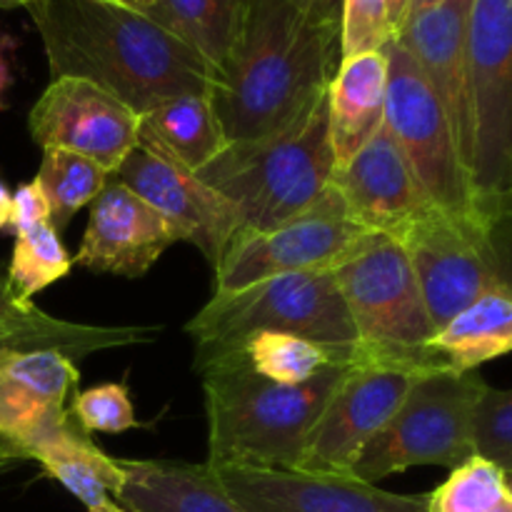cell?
Wrapping results in <instances>:
<instances>
[{"instance_id":"1","label":"cell","mask_w":512,"mask_h":512,"mask_svg":"<svg viewBox=\"0 0 512 512\" xmlns=\"http://www.w3.org/2000/svg\"><path fill=\"white\" fill-rule=\"evenodd\" d=\"M340 60V25L310 0H248L233 53L210 88L225 143L293 125L328 93Z\"/></svg>"},{"instance_id":"2","label":"cell","mask_w":512,"mask_h":512,"mask_svg":"<svg viewBox=\"0 0 512 512\" xmlns=\"http://www.w3.org/2000/svg\"><path fill=\"white\" fill-rule=\"evenodd\" d=\"M25 8L53 78L90 80L138 115L213 88L215 70L138 10L113 0H35Z\"/></svg>"},{"instance_id":"3","label":"cell","mask_w":512,"mask_h":512,"mask_svg":"<svg viewBox=\"0 0 512 512\" xmlns=\"http://www.w3.org/2000/svg\"><path fill=\"white\" fill-rule=\"evenodd\" d=\"M348 365H328L313 380L283 385L243 365L203 370L208 465L298 470L308 435Z\"/></svg>"},{"instance_id":"4","label":"cell","mask_w":512,"mask_h":512,"mask_svg":"<svg viewBox=\"0 0 512 512\" xmlns=\"http://www.w3.org/2000/svg\"><path fill=\"white\" fill-rule=\"evenodd\" d=\"M333 175L328 93L280 133L225 145L198 170V178L233 205L240 233H268L308 215L328 193Z\"/></svg>"},{"instance_id":"5","label":"cell","mask_w":512,"mask_h":512,"mask_svg":"<svg viewBox=\"0 0 512 512\" xmlns=\"http://www.w3.org/2000/svg\"><path fill=\"white\" fill-rule=\"evenodd\" d=\"M330 273L355 328L350 365L418 375L448 370L430 348L435 325L393 235L365 233Z\"/></svg>"},{"instance_id":"6","label":"cell","mask_w":512,"mask_h":512,"mask_svg":"<svg viewBox=\"0 0 512 512\" xmlns=\"http://www.w3.org/2000/svg\"><path fill=\"white\" fill-rule=\"evenodd\" d=\"M195 368L225 358L253 333H290L323 345L338 365L353 363L355 328L330 270L290 273L235 293H213L185 325Z\"/></svg>"},{"instance_id":"7","label":"cell","mask_w":512,"mask_h":512,"mask_svg":"<svg viewBox=\"0 0 512 512\" xmlns=\"http://www.w3.org/2000/svg\"><path fill=\"white\" fill-rule=\"evenodd\" d=\"M490 385L478 370L420 375L390 423L365 445L353 478L380 483L418 465L455 470L478 455L475 423Z\"/></svg>"},{"instance_id":"8","label":"cell","mask_w":512,"mask_h":512,"mask_svg":"<svg viewBox=\"0 0 512 512\" xmlns=\"http://www.w3.org/2000/svg\"><path fill=\"white\" fill-rule=\"evenodd\" d=\"M473 178L495 230L512 213V0H473L468 25Z\"/></svg>"},{"instance_id":"9","label":"cell","mask_w":512,"mask_h":512,"mask_svg":"<svg viewBox=\"0 0 512 512\" xmlns=\"http://www.w3.org/2000/svg\"><path fill=\"white\" fill-rule=\"evenodd\" d=\"M435 330L493 290H512V275L485 220L428 205L398 235Z\"/></svg>"},{"instance_id":"10","label":"cell","mask_w":512,"mask_h":512,"mask_svg":"<svg viewBox=\"0 0 512 512\" xmlns=\"http://www.w3.org/2000/svg\"><path fill=\"white\" fill-rule=\"evenodd\" d=\"M383 50L388 55L385 128L403 150L425 198L440 210L488 223L453 128L420 68L398 40H390Z\"/></svg>"},{"instance_id":"11","label":"cell","mask_w":512,"mask_h":512,"mask_svg":"<svg viewBox=\"0 0 512 512\" xmlns=\"http://www.w3.org/2000/svg\"><path fill=\"white\" fill-rule=\"evenodd\" d=\"M368 233L348 218L335 185L303 218L268 233H238L215 273V293H235L263 280L333 270Z\"/></svg>"},{"instance_id":"12","label":"cell","mask_w":512,"mask_h":512,"mask_svg":"<svg viewBox=\"0 0 512 512\" xmlns=\"http://www.w3.org/2000/svg\"><path fill=\"white\" fill-rule=\"evenodd\" d=\"M115 178L145 200L173 233L175 243H190L213 270L240 233V218L225 195L210 188L198 173L138 143L123 160Z\"/></svg>"},{"instance_id":"13","label":"cell","mask_w":512,"mask_h":512,"mask_svg":"<svg viewBox=\"0 0 512 512\" xmlns=\"http://www.w3.org/2000/svg\"><path fill=\"white\" fill-rule=\"evenodd\" d=\"M418 373L348 365L308 435L298 470L353 475L365 445L390 423Z\"/></svg>"},{"instance_id":"14","label":"cell","mask_w":512,"mask_h":512,"mask_svg":"<svg viewBox=\"0 0 512 512\" xmlns=\"http://www.w3.org/2000/svg\"><path fill=\"white\" fill-rule=\"evenodd\" d=\"M28 128L43 150H70L110 175L140 143V115L83 78H53L30 110Z\"/></svg>"},{"instance_id":"15","label":"cell","mask_w":512,"mask_h":512,"mask_svg":"<svg viewBox=\"0 0 512 512\" xmlns=\"http://www.w3.org/2000/svg\"><path fill=\"white\" fill-rule=\"evenodd\" d=\"M208 468L245 512H430L428 495L388 493L353 475L233 463Z\"/></svg>"},{"instance_id":"16","label":"cell","mask_w":512,"mask_h":512,"mask_svg":"<svg viewBox=\"0 0 512 512\" xmlns=\"http://www.w3.org/2000/svg\"><path fill=\"white\" fill-rule=\"evenodd\" d=\"M473 0H443L408 15L398 40L438 98L465 165L473 163V108H470L468 25Z\"/></svg>"},{"instance_id":"17","label":"cell","mask_w":512,"mask_h":512,"mask_svg":"<svg viewBox=\"0 0 512 512\" xmlns=\"http://www.w3.org/2000/svg\"><path fill=\"white\" fill-rule=\"evenodd\" d=\"M78 378L60 350H0V440L28 460V450L70 418Z\"/></svg>"},{"instance_id":"18","label":"cell","mask_w":512,"mask_h":512,"mask_svg":"<svg viewBox=\"0 0 512 512\" xmlns=\"http://www.w3.org/2000/svg\"><path fill=\"white\" fill-rule=\"evenodd\" d=\"M173 243L165 220L113 175L90 203L88 228L73 263L95 273L143 278Z\"/></svg>"},{"instance_id":"19","label":"cell","mask_w":512,"mask_h":512,"mask_svg":"<svg viewBox=\"0 0 512 512\" xmlns=\"http://www.w3.org/2000/svg\"><path fill=\"white\" fill-rule=\"evenodd\" d=\"M333 185L348 218L368 233L395 238L415 215L433 205L385 123L345 168L335 170Z\"/></svg>"},{"instance_id":"20","label":"cell","mask_w":512,"mask_h":512,"mask_svg":"<svg viewBox=\"0 0 512 512\" xmlns=\"http://www.w3.org/2000/svg\"><path fill=\"white\" fill-rule=\"evenodd\" d=\"M388 95L385 50L343 58L328 88V133L335 170L345 168L358 150L383 128Z\"/></svg>"},{"instance_id":"21","label":"cell","mask_w":512,"mask_h":512,"mask_svg":"<svg viewBox=\"0 0 512 512\" xmlns=\"http://www.w3.org/2000/svg\"><path fill=\"white\" fill-rule=\"evenodd\" d=\"M115 500L125 512H245L213 478L208 465L173 460H118Z\"/></svg>"},{"instance_id":"22","label":"cell","mask_w":512,"mask_h":512,"mask_svg":"<svg viewBox=\"0 0 512 512\" xmlns=\"http://www.w3.org/2000/svg\"><path fill=\"white\" fill-rule=\"evenodd\" d=\"M28 460H35L50 478L75 495L88 512H125L115 500L123 475L118 458L103 453L75 423L73 415L43 435L28 450Z\"/></svg>"},{"instance_id":"23","label":"cell","mask_w":512,"mask_h":512,"mask_svg":"<svg viewBox=\"0 0 512 512\" xmlns=\"http://www.w3.org/2000/svg\"><path fill=\"white\" fill-rule=\"evenodd\" d=\"M0 328L23 340L30 350H60L73 360L100 350L153 343L158 328L150 325H85L48 315L38 305L15 298L8 275L0 273Z\"/></svg>"},{"instance_id":"24","label":"cell","mask_w":512,"mask_h":512,"mask_svg":"<svg viewBox=\"0 0 512 512\" xmlns=\"http://www.w3.org/2000/svg\"><path fill=\"white\" fill-rule=\"evenodd\" d=\"M140 143L193 173L228 145L210 93L175 95L145 110L140 115Z\"/></svg>"},{"instance_id":"25","label":"cell","mask_w":512,"mask_h":512,"mask_svg":"<svg viewBox=\"0 0 512 512\" xmlns=\"http://www.w3.org/2000/svg\"><path fill=\"white\" fill-rule=\"evenodd\" d=\"M430 348L448 370H478L512 353V290H493L435 330Z\"/></svg>"},{"instance_id":"26","label":"cell","mask_w":512,"mask_h":512,"mask_svg":"<svg viewBox=\"0 0 512 512\" xmlns=\"http://www.w3.org/2000/svg\"><path fill=\"white\" fill-rule=\"evenodd\" d=\"M248 0H155L148 18L200 55L215 75L240 35Z\"/></svg>"},{"instance_id":"27","label":"cell","mask_w":512,"mask_h":512,"mask_svg":"<svg viewBox=\"0 0 512 512\" xmlns=\"http://www.w3.org/2000/svg\"><path fill=\"white\" fill-rule=\"evenodd\" d=\"M243 365L263 378L283 385H300L313 380L328 365H338L323 345L290 333H253L230 355L205 365ZM198 370V373H203Z\"/></svg>"},{"instance_id":"28","label":"cell","mask_w":512,"mask_h":512,"mask_svg":"<svg viewBox=\"0 0 512 512\" xmlns=\"http://www.w3.org/2000/svg\"><path fill=\"white\" fill-rule=\"evenodd\" d=\"M113 178L105 168L78 153L60 148L43 150L40 170L35 180L43 188L50 208V225L55 230H65L80 208L93 203Z\"/></svg>"},{"instance_id":"29","label":"cell","mask_w":512,"mask_h":512,"mask_svg":"<svg viewBox=\"0 0 512 512\" xmlns=\"http://www.w3.org/2000/svg\"><path fill=\"white\" fill-rule=\"evenodd\" d=\"M73 258L65 250L58 230L50 220L35 223L15 233L13 255L8 265V283L15 298L23 303H33V295L48 285L58 283L70 273Z\"/></svg>"},{"instance_id":"30","label":"cell","mask_w":512,"mask_h":512,"mask_svg":"<svg viewBox=\"0 0 512 512\" xmlns=\"http://www.w3.org/2000/svg\"><path fill=\"white\" fill-rule=\"evenodd\" d=\"M503 498H508L505 473L480 455L450 470V478L428 493L430 512H485Z\"/></svg>"},{"instance_id":"31","label":"cell","mask_w":512,"mask_h":512,"mask_svg":"<svg viewBox=\"0 0 512 512\" xmlns=\"http://www.w3.org/2000/svg\"><path fill=\"white\" fill-rule=\"evenodd\" d=\"M70 415L85 433H128L140 428L133 400L123 383H105L73 395Z\"/></svg>"},{"instance_id":"32","label":"cell","mask_w":512,"mask_h":512,"mask_svg":"<svg viewBox=\"0 0 512 512\" xmlns=\"http://www.w3.org/2000/svg\"><path fill=\"white\" fill-rule=\"evenodd\" d=\"M395 40L390 0H343L340 15V55L373 53Z\"/></svg>"},{"instance_id":"33","label":"cell","mask_w":512,"mask_h":512,"mask_svg":"<svg viewBox=\"0 0 512 512\" xmlns=\"http://www.w3.org/2000/svg\"><path fill=\"white\" fill-rule=\"evenodd\" d=\"M475 448L480 458L512 473V388H488L475 423Z\"/></svg>"},{"instance_id":"34","label":"cell","mask_w":512,"mask_h":512,"mask_svg":"<svg viewBox=\"0 0 512 512\" xmlns=\"http://www.w3.org/2000/svg\"><path fill=\"white\" fill-rule=\"evenodd\" d=\"M43 220H50L48 200H45L38 180H30V183L20 185L13 193V223H10V230L18 233V230L43 223Z\"/></svg>"},{"instance_id":"35","label":"cell","mask_w":512,"mask_h":512,"mask_svg":"<svg viewBox=\"0 0 512 512\" xmlns=\"http://www.w3.org/2000/svg\"><path fill=\"white\" fill-rule=\"evenodd\" d=\"M20 463H25L23 455H20L13 445H8L5 440H0V478H3V475H8L10 470L18 468Z\"/></svg>"},{"instance_id":"36","label":"cell","mask_w":512,"mask_h":512,"mask_svg":"<svg viewBox=\"0 0 512 512\" xmlns=\"http://www.w3.org/2000/svg\"><path fill=\"white\" fill-rule=\"evenodd\" d=\"M313 8L323 15L328 23L340 25V15H343V0H310Z\"/></svg>"},{"instance_id":"37","label":"cell","mask_w":512,"mask_h":512,"mask_svg":"<svg viewBox=\"0 0 512 512\" xmlns=\"http://www.w3.org/2000/svg\"><path fill=\"white\" fill-rule=\"evenodd\" d=\"M13 223V193L0 183V230L10 228Z\"/></svg>"},{"instance_id":"38","label":"cell","mask_w":512,"mask_h":512,"mask_svg":"<svg viewBox=\"0 0 512 512\" xmlns=\"http://www.w3.org/2000/svg\"><path fill=\"white\" fill-rule=\"evenodd\" d=\"M8 48H10V40L8 35L0 33V95L3 90L8 88L10 83V68H8Z\"/></svg>"},{"instance_id":"39","label":"cell","mask_w":512,"mask_h":512,"mask_svg":"<svg viewBox=\"0 0 512 512\" xmlns=\"http://www.w3.org/2000/svg\"><path fill=\"white\" fill-rule=\"evenodd\" d=\"M0 350H30V348L23 343V340L15 338L13 333H8V330L0 328Z\"/></svg>"},{"instance_id":"40","label":"cell","mask_w":512,"mask_h":512,"mask_svg":"<svg viewBox=\"0 0 512 512\" xmlns=\"http://www.w3.org/2000/svg\"><path fill=\"white\" fill-rule=\"evenodd\" d=\"M113 3L125 5V8L138 10V13L148 15V13H150V8H153V5H155V0H113Z\"/></svg>"},{"instance_id":"41","label":"cell","mask_w":512,"mask_h":512,"mask_svg":"<svg viewBox=\"0 0 512 512\" xmlns=\"http://www.w3.org/2000/svg\"><path fill=\"white\" fill-rule=\"evenodd\" d=\"M435 3H443V0H410V3H408V13H405V18H408V15H413V13H418V10L430 8V5H435ZM400 25H403V23H400Z\"/></svg>"},{"instance_id":"42","label":"cell","mask_w":512,"mask_h":512,"mask_svg":"<svg viewBox=\"0 0 512 512\" xmlns=\"http://www.w3.org/2000/svg\"><path fill=\"white\" fill-rule=\"evenodd\" d=\"M485 512H512V498H510V493H508V498H503L498 505H493V508L485 510Z\"/></svg>"},{"instance_id":"43","label":"cell","mask_w":512,"mask_h":512,"mask_svg":"<svg viewBox=\"0 0 512 512\" xmlns=\"http://www.w3.org/2000/svg\"><path fill=\"white\" fill-rule=\"evenodd\" d=\"M20 0H0V8H20Z\"/></svg>"},{"instance_id":"44","label":"cell","mask_w":512,"mask_h":512,"mask_svg":"<svg viewBox=\"0 0 512 512\" xmlns=\"http://www.w3.org/2000/svg\"><path fill=\"white\" fill-rule=\"evenodd\" d=\"M505 483H508V493L512 498V473H505Z\"/></svg>"},{"instance_id":"45","label":"cell","mask_w":512,"mask_h":512,"mask_svg":"<svg viewBox=\"0 0 512 512\" xmlns=\"http://www.w3.org/2000/svg\"><path fill=\"white\" fill-rule=\"evenodd\" d=\"M512 223V213H510V218L508 220H505V223L503 225H510ZM503 225H500V228H503Z\"/></svg>"},{"instance_id":"46","label":"cell","mask_w":512,"mask_h":512,"mask_svg":"<svg viewBox=\"0 0 512 512\" xmlns=\"http://www.w3.org/2000/svg\"><path fill=\"white\" fill-rule=\"evenodd\" d=\"M20 3H23V5H30V3H35V0H20Z\"/></svg>"}]
</instances>
